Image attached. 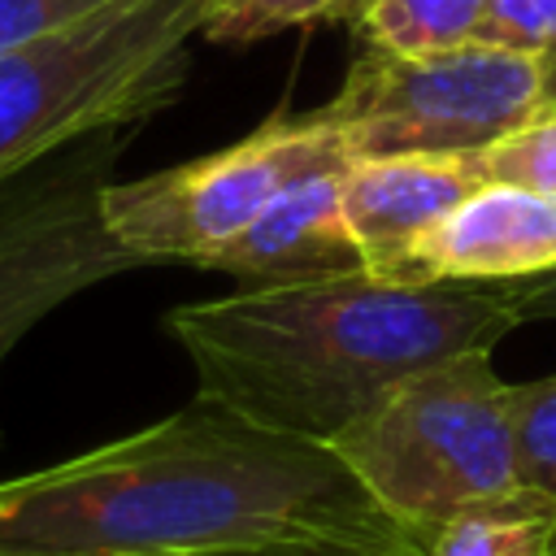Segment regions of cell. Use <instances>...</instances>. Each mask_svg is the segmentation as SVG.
<instances>
[{
    "label": "cell",
    "instance_id": "6da1fadb",
    "mask_svg": "<svg viewBox=\"0 0 556 556\" xmlns=\"http://www.w3.org/2000/svg\"><path fill=\"white\" fill-rule=\"evenodd\" d=\"M269 539L426 556L334 447L265 430L204 395L0 482V556H200Z\"/></svg>",
    "mask_w": 556,
    "mask_h": 556
},
{
    "label": "cell",
    "instance_id": "ba28073f",
    "mask_svg": "<svg viewBox=\"0 0 556 556\" xmlns=\"http://www.w3.org/2000/svg\"><path fill=\"white\" fill-rule=\"evenodd\" d=\"M478 178L456 156H378L352 161L339 178L348 230L361 265L387 282H413L417 243L469 195Z\"/></svg>",
    "mask_w": 556,
    "mask_h": 556
},
{
    "label": "cell",
    "instance_id": "277c9868",
    "mask_svg": "<svg viewBox=\"0 0 556 556\" xmlns=\"http://www.w3.org/2000/svg\"><path fill=\"white\" fill-rule=\"evenodd\" d=\"M330 447L421 543L460 508L521 486L513 382L486 348L413 374Z\"/></svg>",
    "mask_w": 556,
    "mask_h": 556
},
{
    "label": "cell",
    "instance_id": "7c38bea8",
    "mask_svg": "<svg viewBox=\"0 0 556 556\" xmlns=\"http://www.w3.org/2000/svg\"><path fill=\"white\" fill-rule=\"evenodd\" d=\"M356 26L391 56H434L482 43L486 0H374Z\"/></svg>",
    "mask_w": 556,
    "mask_h": 556
},
{
    "label": "cell",
    "instance_id": "3957f363",
    "mask_svg": "<svg viewBox=\"0 0 556 556\" xmlns=\"http://www.w3.org/2000/svg\"><path fill=\"white\" fill-rule=\"evenodd\" d=\"M222 0H113L0 56V182L70 143L165 109L191 70L187 43Z\"/></svg>",
    "mask_w": 556,
    "mask_h": 556
},
{
    "label": "cell",
    "instance_id": "8992f818",
    "mask_svg": "<svg viewBox=\"0 0 556 556\" xmlns=\"http://www.w3.org/2000/svg\"><path fill=\"white\" fill-rule=\"evenodd\" d=\"M348 165V143L308 113L274 117L222 152L143 178H109L100 213L109 235L139 256V265H204L243 226H252L282 187Z\"/></svg>",
    "mask_w": 556,
    "mask_h": 556
},
{
    "label": "cell",
    "instance_id": "7a4b0ae2",
    "mask_svg": "<svg viewBox=\"0 0 556 556\" xmlns=\"http://www.w3.org/2000/svg\"><path fill=\"white\" fill-rule=\"evenodd\" d=\"M513 326V282H387L369 269L239 287L165 313L195 395L326 447L413 374L491 352Z\"/></svg>",
    "mask_w": 556,
    "mask_h": 556
},
{
    "label": "cell",
    "instance_id": "4fadbf2b",
    "mask_svg": "<svg viewBox=\"0 0 556 556\" xmlns=\"http://www.w3.org/2000/svg\"><path fill=\"white\" fill-rule=\"evenodd\" d=\"M456 161L478 178V187H521L556 200V113L530 117L526 126L469 148Z\"/></svg>",
    "mask_w": 556,
    "mask_h": 556
},
{
    "label": "cell",
    "instance_id": "30bf717a",
    "mask_svg": "<svg viewBox=\"0 0 556 556\" xmlns=\"http://www.w3.org/2000/svg\"><path fill=\"white\" fill-rule=\"evenodd\" d=\"M343 169L308 174L291 187H282L252 226H243L222 252L204 261V269L239 274L248 287L261 282H304V278H330L352 274L361 265V248L348 230L343 200H339Z\"/></svg>",
    "mask_w": 556,
    "mask_h": 556
},
{
    "label": "cell",
    "instance_id": "9c48e42d",
    "mask_svg": "<svg viewBox=\"0 0 556 556\" xmlns=\"http://www.w3.org/2000/svg\"><path fill=\"white\" fill-rule=\"evenodd\" d=\"M556 269V200L521 187L469 191L413 252V282H526Z\"/></svg>",
    "mask_w": 556,
    "mask_h": 556
},
{
    "label": "cell",
    "instance_id": "9a60e30c",
    "mask_svg": "<svg viewBox=\"0 0 556 556\" xmlns=\"http://www.w3.org/2000/svg\"><path fill=\"white\" fill-rule=\"evenodd\" d=\"M513 443L521 486L556 495V374L513 382Z\"/></svg>",
    "mask_w": 556,
    "mask_h": 556
},
{
    "label": "cell",
    "instance_id": "e0dca14e",
    "mask_svg": "<svg viewBox=\"0 0 556 556\" xmlns=\"http://www.w3.org/2000/svg\"><path fill=\"white\" fill-rule=\"evenodd\" d=\"M104 4H113V0H0V56L13 48H26L52 30H65Z\"/></svg>",
    "mask_w": 556,
    "mask_h": 556
},
{
    "label": "cell",
    "instance_id": "5b68a950",
    "mask_svg": "<svg viewBox=\"0 0 556 556\" xmlns=\"http://www.w3.org/2000/svg\"><path fill=\"white\" fill-rule=\"evenodd\" d=\"M547 113L539 52L469 43L434 56L365 48L343 87L308 117L334 130L352 161L460 156Z\"/></svg>",
    "mask_w": 556,
    "mask_h": 556
},
{
    "label": "cell",
    "instance_id": "ac0fdd59",
    "mask_svg": "<svg viewBox=\"0 0 556 556\" xmlns=\"http://www.w3.org/2000/svg\"><path fill=\"white\" fill-rule=\"evenodd\" d=\"M200 556H387V552L339 543V539H269V543H239V547H217Z\"/></svg>",
    "mask_w": 556,
    "mask_h": 556
},
{
    "label": "cell",
    "instance_id": "d6986e66",
    "mask_svg": "<svg viewBox=\"0 0 556 556\" xmlns=\"http://www.w3.org/2000/svg\"><path fill=\"white\" fill-rule=\"evenodd\" d=\"M513 308H517V321H552L556 317V269L543 278L513 282Z\"/></svg>",
    "mask_w": 556,
    "mask_h": 556
},
{
    "label": "cell",
    "instance_id": "5bb4252c",
    "mask_svg": "<svg viewBox=\"0 0 556 556\" xmlns=\"http://www.w3.org/2000/svg\"><path fill=\"white\" fill-rule=\"evenodd\" d=\"M374 0H222L204 22V39L213 43H261L269 35L295 26H326V22H361Z\"/></svg>",
    "mask_w": 556,
    "mask_h": 556
},
{
    "label": "cell",
    "instance_id": "2e32d148",
    "mask_svg": "<svg viewBox=\"0 0 556 556\" xmlns=\"http://www.w3.org/2000/svg\"><path fill=\"white\" fill-rule=\"evenodd\" d=\"M482 43L547 52L556 48V0H486Z\"/></svg>",
    "mask_w": 556,
    "mask_h": 556
},
{
    "label": "cell",
    "instance_id": "52a82bcc",
    "mask_svg": "<svg viewBox=\"0 0 556 556\" xmlns=\"http://www.w3.org/2000/svg\"><path fill=\"white\" fill-rule=\"evenodd\" d=\"M126 130L113 126L0 182V365L65 300L139 269L104 226L100 195Z\"/></svg>",
    "mask_w": 556,
    "mask_h": 556
},
{
    "label": "cell",
    "instance_id": "8fae6325",
    "mask_svg": "<svg viewBox=\"0 0 556 556\" xmlns=\"http://www.w3.org/2000/svg\"><path fill=\"white\" fill-rule=\"evenodd\" d=\"M426 556H556V495L517 486L447 517Z\"/></svg>",
    "mask_w": 556,
    "mask_h": 556
}]
</instances>
